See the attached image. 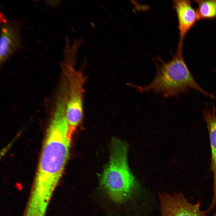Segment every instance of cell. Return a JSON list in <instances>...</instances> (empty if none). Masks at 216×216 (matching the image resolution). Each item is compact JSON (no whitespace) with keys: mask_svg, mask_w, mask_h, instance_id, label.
Listing matches in <instances>:
<instances>
[{"mask_svg":"<svg viewBox=\"0 0 216 216\" xmlns=\"http://www.w3.org/2000/svg\"><path fill=\"white\" fill-rule=\"evenodd\" d=\"M65 113H53L46 132L35 180L34 190L50 195L63 172L71 139L68 135Z\"/></svg>","mask_w":216,"mask_h":216,"instance_id":"6da1fadb","label":"cell"},{"mask_svg":"<svg viewBox=\"0 0 216 216\" xmlns=\"http://www.w3.org/2000/svg\"><path fill=\"white\" fill-rule=\"evenodd\" d=\"M182 52L177 50L171 60L167 62L161 60L157 63L156 74L149 84L142 86L129 83V86L139 92L153 91L165 98L177 96L193 89L211 99H215L214 95L202 88L194 78Z\"/></svg>","mask_w":216,"mask_h":216,"instance_id":"7a4b0ae2","label":"cell"},{"mask_svg":"<svg viewBox=\"0 0 216 216\" xmlns=\"http://www.w3.org/2000/svg\"><path fill=\"white\" fill-rule=\"evenodd\" d=\"M128 150L125 142L116 138L112 140L109 161L100 180L101 185L112 192L121 193L136 185L128 165Z\"/></svg>","mask_w":216,"mask_h":216,"instance_id":"3957f363","label":"cell"},{"mask_svg":"<svg viewBox=\"0 0 216 216\" xmlns=\"http://www.w3.org/2000/svg\"><path fill=\"white\" fill-rule=\"evenodd\" d=\"M63 66L68 83V94L66 100V117L68 134L72 137L83 117L86 79L82 72L74 69L71 63L64 62Z\"/></svg>","mask_w":216,"mask_h":216,"instance_id":"277c9868","label":"cell"},{"mask_svg":"<svg viewBox=\"0 0 216 216\" xmlns=\"http://www.w3.org/2000/svg\"><path fill=\"white\" fill-rule=\"evenodd\" d=\"M161 216H208L200 203H192L181 193L159 194Z\"/></svg>","mask_w":216,"mask_h":216,"instance_id":"5b68a950","label":"cell"},{"mask_svg":"<svg viewBox=\"0 0 216 216\" xmlns=\"http://www.w3.org/2000/svg\"><path fill=\"white\" fill-rule=\"evenodd\" d=\"M2 20L0 42L1 65L13 55L22 45L21 22L18 20H8L3 16Z\"/></svg>","mask_w":216,"mask_h":216,"instance_id":"8992f818","label":"cell"},{"mask_svg":"<svg viewBox=\"0 0 216 216\" xmlns=\"http://www.w3.org/2000/svg\"><path fill=\"white\" fill-rule=\"evenodd\" d=\"M173 8L176 14L178 24L179 38L178 49H182L186 34L199 19L196 10L193 7L190 0H174Z\"/></svg>","mask_w":216,"mask_h":216,"instance_id":"52a82bcc","label":"cell"},{"mask_svg":"<svg viewBox=\"0 0 216 216\" xmlns=\"http://www.w3.org/2000/svg\"><path fill=\"white\" fill-rule=\"evenodd\" d=\"M202 112L209 135L211 150L210 168L213 177V197L216 198V106L213 103L212 108L210 109L206 105Z\"/></svg>","mask_w":216,"mask_h":216,"instance_id":"ba28073f","label":"cell"},{"mask_svg":"<svg viewBox=\"0 0 216 216\" xmlns=\"http://www.w3.org/2000/svg\"><path fill=\"white\" fill-rule=\"evenodd\" d=\"M198 4L196 10L200 20L216 18V0H194Z\"/></svg>","mask_w":216,"mask_h":216,"instance_id":"9c48e42d","label":"cell"},{"mask_svg":"<svg viewBox=\"0 0 216 216\" xmlns=\"http://www.w3.org/2000/svg\"><path fill=\"white\" fill-rule=\"evenodd\" d=\"M210 216H216V211L213 214Z\"/></svg>","mask_w":216,"mask_h":216,"instance_id":"30bf717a","label":"cell"}]
</instances>
